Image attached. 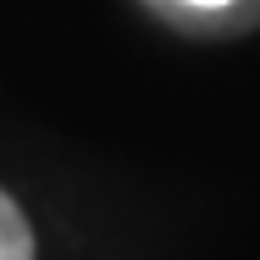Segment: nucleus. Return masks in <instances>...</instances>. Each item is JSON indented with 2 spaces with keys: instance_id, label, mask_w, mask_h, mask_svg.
<instances>
[{
  "instance_id": "1",
  "label": "nucleus",
  "mask_w": 260,
  "mask_h": 260,
  "mask_svg": "<svg viewBox=\"0 0 260 260\" xmlns=\"http://www.w3.org/2000/svg\"><path fill=\"white\" fill-rule=\"evenodd\" d=\"M0 260H34V232L5 193H0Z\"/></svg>"
},
{
  "instance_id": "2",
  "label": "nucleus",
  "mask_w": 260,
  "mask_h": 260,
  "mask_svg": "<svg viewBox=\"0 0 260 260\" xmlns=\"http://www.w3.org/2000/svg\"><path fill=\"white\" fill-rule=\"evenodd\" d=\"M188 5H203V10H212V5H226V0H188Z\"/></svg>"
}]
</instances>
